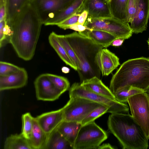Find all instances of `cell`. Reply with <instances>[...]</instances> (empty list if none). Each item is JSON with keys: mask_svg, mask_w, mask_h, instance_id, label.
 Here are the masks:
<instances>
[{"mask_svg": "<svg viewBox=\"0 0 149 149\" xmlns=\"http://www.w3.org/2000/svg\"><path fill=\"white\" fill-rule=\"evenodd\" d=\"M9 43L19 57L29 61L33 58L43 23L29 3L11 23Z\"/></svg>", "mask_w": 149, "mask_h": 149, "instance_id": "obj_1", "label": "cell"}, {"mask_svg": "<svg viewBox=\"0 0 149 149\" xmlns=\"http://www.w3.org/2000/svg\"><path fill=\"white\" fill-rule=\"evenodd\" d=\"M133 86L147 92L149 90V58L129 59L123 63L113 75L109 88L114 94Z\"/></svg>", "mask_w": 149, "mask_h": 149, "instance_id": "obj_2", "label": "cell"}, {"mask_svg": "<svg viewBox=\"0 0 149 149\" xmlns=\"http://www.w3.org/2000/svg\"><path fill=\"white\" fill-rule=\"evenodd\" d=\"M109 131L123 149H147L148 140L141 127L129 113H113L108 117Z\"/></svg>", "mask_w": 149, "mask_h": 149, "instance_id": "obj_3", "label": "cell"}, {"mask_svg": "<svg viewBox=\"0 0 149 149\" xmlns=\"http://www.w3.org/2000/svg\"><path fill=\"white\" fill-rule=\"evenodd\" d=\"M65 36L78 59L77 71L80 83L94 77L100 79L101 73L96 58L98 52L103 47L76 31Z\"/></svg>", "mask_w": 149, "mask_h": 149, "instance_id": "obj_4", "label": "cell"}, {"mask_svg": "<svg viewBox=\"0 0 149 149\" xmlns=\"http://www.w3.org/2000/svg\"><path fill=\"white\" fill-rule=\"evenodd\" d=\"M84 25L89 30H97L107 32L116 38L128 39L133 33L129 23L113 17L97 19L87 18Z\"/></svg>", "mask_w": 149, "mask_h": 149, "instance_id": "obj_5", "label": "cell"}, {"mask_svg": "<svg viewBox=\"0 0 149 149\" xmlns=\"http://www.w3.org/2000/svg\"><path fill=\"white\" fill-rule=\"evenodd\" d=\"M107 138V132L93 121L81 126L73 149H97Z\"/></svg>", "mask_w": 149, "mask_h": 149, "instance_id": "obj_6", "label": "cell"}, {"mask_svg": "<svg viewBox=\"0 0 149 149\" xmlns=\"http://www.w3.org/2000/svg\"><path fill=\"white\" fill-rule=\"evenodd\" d=\"M70 98L80 97L100 103L108 108V113H128L129 107L126 103L109 99L86 89L80 83H73L69 89Z\"/></svg>", "mask_w": 149, "mask_h": 149, "instance_id": "obj_7", "label": "cell"}, {"mask_svg": "<svg viewBox=\"0 0 149 149\" xmlns=\"http://www.w3.org/2000/svg\"><path fill=\"white\" fill-rule=\"evenodd\" d=\"M132 116L149 139V97L147 92L135 95L128 99Z\"/></svg>", "mask_w": 149, "mask_h": 149, "instance_id": "obj_8", "label": "cell"}, {"mask_svg": "<svg viewBox=\"0 0 149 149\" xmlns=\"http://www.w3.org/2000/svg\"><path fill=\"white\" fill-rule=\"evenodd\" d=\"M102 104L80 97L70 98L63 107L64 120L81 123L83 120L92 111Z\"/></svg>", "mask_w": 149, "mask_h": 149, "instance_id": "obj_9", "label": "cell"}, {"mask_svg": "<svg viewBox=\"0 0 149 149\" xmlns=\"http://www.w3.org/2000/svg\"><path fill=\"white\" fill-rule=\"evenodd\" d=\"M75 0H31L43 24L65 9Z\"/></svg>", "mask_w": 149, "mask_h": 149, "instance_id": "obj_10", "label": "cell"}, {"mask_svg": "<svg viewBox=\"0 0 149 149\" xmlns=\"http://www.w3.org/2000/svg\"><path fill=\"white\" fill-rule=\"evenodd\" d=\"M36 97L39 100L53 101L63 94L48 78L46 73L38 76L34 82Z\"/></svg>", "mask_w": 149, "mask_h": 149, "instance_id": "obj_11", "label": "cell"}, {"mask_svg": "<svg viewBox=\"0 0 149 149\" xmlns=\"http://www.w3.org/2000/svg\"><path fill=\"white\" fill-rule=\"evenodd\" d=\"M38 123L48 135L64 120L63 108L42 113L35 117Z\"/></svg>", "mask_w": 149, "mask_h": 149, "instance_id": "obj_12", "label": "cell"}, {"mask_svg": "<svg viewBox=\"0 0 149 149\" xmlns=\"http://www.w3.org/2000/svg\"><path fill=\"white\" fill-rule=\"evenodd\" d=\"M96 58L102 76H108L120 65L119 58L106 48L101 49L97 53Z\"/></svg>", "mask_w": 149, "mask_h": 149, "instance_id": "obj_13", "label": "cell"}, {"mask_svg": "<svg viewBox=\"0 0 149 149\" xmlns=\"http://www.w3.org/2000/svg\"><path fill=\"white\" fill-rule=\"evenodd\" d=\"M87 11L88 18L97 19L112 17L109 4L105 0H85L82 5Z\"/></svg>", "mask_w": 149, "mask_h": 149, "instance_id": "obj_14", "label": "cell"}, {"mask_svg": "<svg viewBox=\"0 0 149 149\" xmlns=\"http://www.w3.org/2000/svg\"><path fill=\"white\" fill-rule=\"evenodd\" d=\"M149 19V0H139L138 8L130 23L133 33L138 34L146 30Z\"/></svg>", "mask_w": 149, "mask_h": 149, "instance_id": "obj_15", "label": "cell"}, {"mask_svg": "<svg viewBox=\"0 0 149 149\" xmlns=\"http://www.w3.org/2000/svg\"><path fill=\"white\" fill-rule=\"evenodd\" d=\"M28 75L26 70L21 68L18 71L12 74L0 76V91L22 88L27 84Z\"/></svg>", "mask_w": 149, "mask_h": 149, "instance_id": "obj_16", "label": "cell"}, {"mask_svg": "<svg viewBox=\"0 0 149 149\" xmlns=\"http://www.w3.org/2000/svg\"><path fill=\"white\" fill-rule=\"evenodd\" d=\"M86 89L112 100H116L114 94L100 78L94 77L81 83Z\"/></svg>", "mask_w": 149, "mask_h": 149, "instance_id": "obj_17", "label": "cell"}, {"mask_svg": "<svg viewBox=\"0 0 149 149\" xmlns=\"http://www.w3.org/2000/svg\"><path fill=\"white\" fill-rule=\"evenodd\" d=\"M78 33L81 35L90 39L95 43L105 48L111 45L113 41L116 39L112 35L100 30L86 29Z\"/></svg>", "mask_w": 149, "mask_h": 149, "instance_id": "obj_18", "label": "cell"}, {"mask_svg": "<svg viewBox=\"0 0 149 149\" xmlns=\"http://www.w3.org/2000/svg\"><path fill=\"white\" fill-rule=\"evenodd\" d=\"M72 149L70 143L56 129L47 135L42 149Z\"/></svg>", "mask_w": 149, "mask_h": 149, "instance_id": "obj_19", "label": "cell"}, {"mask_svg": "<svg viewBox=\"0 0 149 149\" xmlns=\"http://www.w3.org/2000/svg\"><path fill=\"white\" fill-rule=\"evenodd\" d=\"M85 0H75L65 9L58 13L53 18L46 22L45 25H57L76 13Z\"/></svg>", "mask_w": 149, "mask_h": 149, "instance_id": "obj_20", "label": "cell"}, {"mask_svg": "<svg viewBox=\"0 0 149 149\" xmlns=\"http://www.w3.org/2000/svg\"><path fill=\"white\" fill-rule=\"evenodd\" d=\"M81 126L80 123L64 120L56 129L70 143L73 148L75 139Z\"/></svg>", "mask_w": 149, "mask_h": 149, "instance_id": "obj_21", "label": "cell"}, {"mask_svg": "<svg viewBox=\"0 0 149 149\" xmlns=\"http://www.w3.org/2000/svg\"><path fill=\"white\" fill-rule=\"evenodd\" d=\"M31 0H6V21L12 22L28 4Z\"/></svg>", "mask_w": 149, "mask_h": 149, "instance_id": "obj_22", "label": "cell"}, {"mask_svg": "<svg viewBox=\"0 0 149 149\" xmlns=\"http://www.w3.org/2000/svg\"><path fill=\"white\" fill-rule=\"evenodd\" d=\"M47 135L40 126L35 118L33 117L31 136L29 141L33 149H42Z\"/></svg>", "mask_w": 149, "mask_h": 149, "instance_id": "obj_23", "label": "cell"}, {"mask_svg": "<svg viewBox=\"0 0 149 149\" xmlns=\"http://www.w3.org/2000/svg\"><path fill=\"white\" fill-rule=\"evenodd\" d=\"M54 32L51 33L48 37L49 43L58 56L65 64L77 71V68L70 58L65 49L58 41Z\"/></svg>", "mask_w": 149, "mask_h": 149, "instance_id": "obj_24", "label": "cell"}, {"mask_svg": "<svg viewBox=\"0 0 149 149\" xmlns=\"http://www.w3.org/2000/svg\"><path fill=\"white\" fill-rule=\"evenodd\" d=\"M4 149H33L29 141L21 134H12L6 139Z\"/></svg>", "mask_w": 149, "mask_h": 149, "instance_id": "obj_25", "label": "cell"}, {"mask_svg": "<svg viewBox=\"0 0 149 149\" xmlns=\"http://www.w3.org/2000/svg\"><path fill=\"white\" fill-rule=\"evenodd\" d=\"M128 1V0H111L109 4L112 17L127 22Z\"/></svg>", "mask_w": 149, "mask_h": 149, "instance_id": "obj_26", "label": "cell"}, {"mask_svg": "<svg viewBox=\"0 0 149 149\" xmlns=\"http://www.w3.org/2000/svg\"><path fill=\"white\" fill-rule=\"evenodd\" d=\"M143 92L145 91L141 89L130 86L117 92L114 95L116 100L121 103H126L129 98Z\"/></svg>", "mask_w": 149, "mask_h": 149, "instance_id": "obj_27", "label": "cell"}, {"mask_svg": "<svg viewBox=\"0 0 149 149\" xmlns=\"http://www.w3.org/2000/svg\"><path fill=\"white\" fill-rule=\"evenodd\" d=\"M33 118L29 112L23 114L22 116V127L21 134L28 141L30 139L31 136Z\"/></svg>", "mask_w": 149, "mask_h": 149, "instance_id": "obj_28", "label": "cell"}, {"mask_svg": "<svg viewBox=\"0 0 149 149\" xmlns=\"http://www.w3.org/2000/svg\"><path fill=\"white\" fill-rule=\"evenodd\" d=\"M46 74L55 87L62 93L69 90L70 88V83L67 78L50 73H46Z\"/></svg>", "mask_w": 149, "mask_h": 149, "instance_id": "obj_29", "label": "cell"}, {"mask_svg": "<svg viewBox=\"0 0 149 149\" xmlns=\"http://www.w3.org/2000/svg\"><path fill=\"white\" fill-rule=\"evenodd\" d=\"M57 39L65 49L68 56L77 68L78 59L72 47L65 35L56 34Z\"/></svg>", "mask_w": 149, "mask_h": 149, "instance_id": "obj_30", "label": "cell"}, {"mask_svg": "<svg viewBox=\"0 0 149 149\" xmlns=\"http://www.w3.org/2000/svg\"><path fill=\"white\" fill-rule=\"evenodd\" d=\"M108 108L104 105H102L95 109L90 113L82 121L81 125L94 121L98 117L107 113Z\"/></svg>", "mask_w": 149, "mask_h": 149, "instance_id": "obj_31", "label": "cell"}, {"mask_svg": "<svg viewBox=\"0 0 149 149\" xmlns=\"http://www.w3.org/2000/svg\"><path fill=\"white\" fill-rule=\"evenodd\" d=\"M10 32L6 19L0 21V47L1 48L7 43H9Z\"/></svg>", "mask_w": 149, "mask_h": 149, "instance_id": "obj_32", "label": "cell"}, {"mask_svg": "<svg viewBox=\"0 0 149 149\" xmlns=\"http://www.w3.org/2000/svg\"><path fill=\"white\" fill-rule=\"evenodd\" d=\"M21 68L13 64L4 61L0 62V76L8 75L19 71Z\"/></svg>", "mask_w": 149, "mask_h": 149, "instance_id": "obj_33", "label": "cell"}, {"mask_svg": "<svg viewBox=\"0 0 149 149\" xmlns=\"http://www.w3.org/2000/svg\"><path fill=\"white\" fill-rule=\"evenodd\" d=\"M139 0H128L127 7V19L128 23L133 20L137 11Z\"/></svg>", "mask_w": 149, "mask_h": 149, "instance_id": "obj_34", "label": "cell"}, {"mask_svg": "<svg viewBox=\"0 0 149 149\" xmlns=\"http://www.w3.org/2000/svg\"><path fill=\"white\" fill-rule=\"evenodd\" d=\"M80 14L76 13L58 24L57 26L60 28L64 30L68 29L71 26L78 23Z\"/></svg>", "mask_w": 149, "mask_h": 149, "instance_id": "obj_35", "label": "cell"}, {"mask_svg": "<svg viewBox=\"0 0 149 149\" xmlns=\"http://www.w3.org/2000/svg\"><path fill=\"white\" fill-rule=\"evenodd\" d=\"M68 29H70L78 32L84 31L86 29H89L86 26L78 23L71 26Z\"/></svg>", "mask_w": 149, "mask_h": 149, "instance_id": "obj_36", "label": "cell"}, {"mask_svg": "<svg viewBox=\"0 0 149 149\" xmlns=\"http://www.w3.org/2000/svg\"><path fill=\"white\" fill-rule=\"evenodd\" d=\"M88 15L87 10H84L80 14L79 17L78 23L84 25Z\"/></svg>", "mask_w": 149, "mask_h": 149, "instance_id": "obj_37", "label": "cell"}, {"mask_svg": "<svg viewBox=\"0 0 149 149\" xmlns=\"http://www.w3.org/2000/svg\"><path fill=\"white\" fill-rule=\"evenodd\" d=\"M6 3L0 5V21L6 19Z\"/></svg>", "mask_w": 149, "mask_h": 149, "instance_id": "obj_38", "label": "cell"}, {"mask_svg": "<svg viewBox=\"0 0 149 149\" xmlns=\"http://www.w3.org/2000/svg\"><path fill=\"white\" fill-rule=\"evenodd\" d=\"M124 40L122 38H116L113 41L111 45L116 47L120 46L122 45Z\"/></svg>", "mask_w": 149, "mask_h": 149, "instance_id": "obj_39", "label": "cell"}, {"mask_svg": "<svg viewBox=\"0 0 149 149\" xmlns=\"http://www.w3.org/2000/svg\"><path fill=\"white\" fill-rule=\"evenodd\" d=\"M115 148L112 146L109 143H104L102 145H100L97 148L99 149H115Z\"/></svg>", "mask_w": 149, "mask_h": 149, "instance_id": "obj_40", "label": "cell"}, {"mask_svg": "<svg viewBox=\"0 0 149 149\" xmlns=\"http://www.w3.org/2000/svg\"><path fill=\"white\" fill-rule=\"evenodd\" d=\"M61 70L63 73L67 74L69 72L70 69L67 67L63 66L61 68Z\"/></svg>", "mask_w": 149, "mask_h": 149, "instance_id": "obj_41", "label": "cell"}, {"mask_svg": "<svg viewBox=\"0 0 149 149\" xmlns=\"http://www.w3.org/2000/svg\"><path fill=\"white\" fill-rule=\"evenodd\" d=\"M6 0H0V5L6 3Z\"/></svg>", "mask_w": 149, "mask_h": 149, "instance_id": "obj_42", "label": "cell"}, {"mask_svg": "<svg viewBox=\"0 0 149 149\" xmlns=\"http://www.w3.org/2000/svg\"><path fill=\"white\" fill-rule=\"evenodd\" d=\"M147 42L148 46V48L149 49V38H148V40H147Z\"/></svg>", "mask_w": 149, "mask_h": 149, "instance_id": "obj_43", "label": "cell"}, {"mask_svg": "<svg viewBox=\"0 0 149 149\" xmlns=\"http://www.w3.org/2000/svg\"><path fill=\"white\" fill-rule=\"evenodd\" d=\"M107 2L109 3L111 0H105Z\"/></svg>", "mask_w": 149, "mask_h": 149, "instance_id": "obj_44", "label": "cell"}, {"mask_svg": "<svg viewBox=\"0 0 149 149\" xmlns=\"http://www.w3.org/2000/svg\"><path fill=\"white\" fill-rule=\"evenodd\" d=\"M147 92L148 94V95L149 97V90L147 91Z\"/></svg>", "mask_w": 149, "mask_h": 149, "instance_id": "obj_45", "label": "cell"}]
</instances>
